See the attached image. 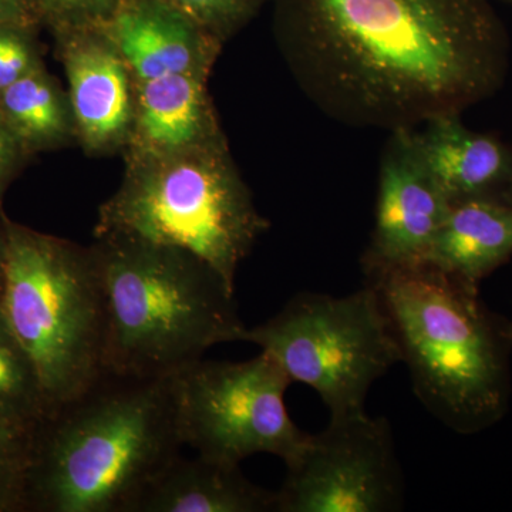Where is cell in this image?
I'll use <instances>...</instances> for the list:
<instances>
[{"mask_svg":"<svg viewBox=\"0 0 512 512\" xmlns=\"http://www.w3.org/2000/svg\"><path fill=\"white\" fill-rule=\"evenodd\" d=\"M276 512H390L402 510L404 480L392 427L366 410L330 416L286 466Z\"/></svg>","mask_w":512,"mask_h":512,"instance_id":"9c48e42d","label":"cell"},{"mask_svg":"<svg viewBox=\"0 0 512 512\" xmlns=\"http://www.w3.org/2000/svg\"><path fill=\"white\" fill-rule=\"evenodd\" d=\"M512 154V148H511ZM501 197L504 198L505 201L510 202L512 204V164H511V173L510 177H508L507 184H505L503 192H501Z\"/></svg>","mask_w":512,"mask_h":512,"instance_id":"484cf974","label":"cell"},{"mask_svg":"<svg viewBox=\"0 0 512 512\" xmlns=\"http://www.w3.org/2000/svg\"><path fill=\"white\" fill-rule=\"evenodd\" d=\"M244 342L271 356L292 382L312 387L330 416L365 410L372 384L402 362L392 323L369 284L343 298L299 293L274 318L247 329Z\"/></svg>","mask_w":512,"mask_h":512,"instance_id":"52a82bcc","label":"cell"},{"mask_svg":"<svg viewBox=\"0 0 512 512\" xmlns=\"http://www.w3.org/2000/svg\"><path fill=\"white\" fill-rule=\"evenodd\" d=\"M0 110L30 158L77 144L69 93L46 66L0 93Z\"/></svg>","mask_w":512,"mask_h":512,"instance_id":"e0dca14e","label":"cell"},{"mask_svg":"<svg viewBox=\"0 0 512 512\" xmlns=\"http://www.w3.org/2000/svg\"><path fill=\"white\" fill-rule=\"evenodd\" d=\"M90 247L106 296V370L171 377L244 340L234 289L197 255L123 234H96Z\"/></svg>","mask_w":512,"mask_h":512,"instance_id":"277c9868","label":"cell"},{"mask_svg":"<svg viewBox=\"0 0 512 512\" xmlns=\"http://www.w3.org/2000/svg\"><path fill=\"white\" fill-rule=\"evenodd\" d=\"M103 28L137 82L170 74L208 79L224 47L170 0H123Z\"/></svg>","mask_w":512,"mask_h":512,"instance_id":"7c38bea8","label":"cell"},{"mask_svg":"<svg viewBox=\"0 0 512 512\" xmlns=\"http://www.w3.org/2000/svg\"><path fill=\"white\" fill-rule=\"evenodd\" d=\"M421 160L448 201L501 195L511 173V148L493 134L464 126L461 114L413 128Z\"/></svg>","mask_w":512,"mask_h":512,"instance_id":"5bb4252c","label":"cell"},{"mask_svg":"<svg viewBox=\"0 0 512 512\" xmlns=\"http://www.w3.org/2000/svg\"><path fill=\"white\" fill-rule=\"evenodd\" d=\"M123 0H39L42 28L57 36L74 30L103 28Z\"/></svg>","mask_w":512,"mask_h":512,"instance_id":"7402d4cb","label":"cell"},{"mask_svg":"<svg viewBox=\"0 0 512 512\" xmlns=\"http://www.w3.org/2000/svg\"><path fill=\"white\" fill-rule=\"evenodd\" d=\"M207 77L170 74L137 82L128 158L168 157L227 146Z\"/></svg>","mask_w":512,"mask_h":512,"instance_id":"4fadbf2b","label":"cell"},{"mask_svg":"<svg viewBox=\"0 0 512 512\" xmlns=\"http://www.w3.org/2000/svg\"><path fill=\"white\" fill-rule=\"evenodd\" d=\"M450 205L421 160L413 128L390 133L380 164L375 229L362 258L366 278L424 262Z\"/></svg>","mask_w":512,"mask_h":512,"instance_id":"30bf717a","label":"cell"},{"mask_svg":"<svg viewBox=\"0 0 512 512\" xmlns=\"http://www.w3.org/2000/svg\"><path fill=\"white\" fill-rule=\"evenodd\" d=\"M0 311L35 366L49 412L106 370V296L90 245L9 220Z\"/></svg>","mask_w":512,"mask_h":512,"instance_id":"8992f818","label":"cell"},{"mask_svg":"<svg viewBox=\"0 0 512 512\" xmlns=\"http://www.w3.org/2000/svg\"><path fill=\"white\" fill-rule=\"evenodd\" d=\"M387 318L423 406L461 434L503 419L511 393L507 320L480 299V285L429 262L367 278Z\"/></svg>","mask_w":512,"mask_h":512,"instance_id":"3957f363","label":"cell"},{"mask_svg":"<svg viewBox=\"0 0 512 512\" xmlns=\"http://www.w3.org/2000/svg\"><path fill=\"white\" fill-rule=\"evenodd\" d=\"M35 427L0 417V512L26 510Z\"/></svg>","mask_w":512,"mask_h":512,"instance_id":"d6986e66","label":"cell"},{"mask_svg":"<svg viewBox=\"0 0 512 512\" xmlns=\"http://www.w3.org/2000/svg\"><path fill=\"white\" fill-rule=\"evenodd\" d=\"M69 83L77 146L87 156L123 154L133 131L137 80L104 28L53 36Z\"/></svg>","mask_w":512,"mask_h":512,"instance_id":"8fae6325","label":"cell"},{"mask_svg":"<svg viewBox=\"0 0 512 512\" xmlns=\"http://www.w3.org/2000/svg\"><path fill=\"white\" fill-rule=\"evenodd\" d=\"M9 218L3 212L0 201V292H2L3 276H5L6 249H8Z\"/></svg>","mask_w":512,"mask_h":512,"instance_id":"d4e9b609","label":"cell"},{"mask_svg":"<svg viewBox=\"0 0 512 512\" xmlns=\"http://www.w3.org/2000/svg\"><path fill=\"white\" fill-rule=\"evenodd\" d=\"M507 332H508V336H510L511 345H512V320H511V322H507Z\"/></svg>","mask_w":512,"mask_h":512,"instance_id":"4316f807","label":"cell"},{"mask_svg":"<svg viewBox=\"0 0 512 512\" xmlns=\"http://www.w3.org/2000/svg\"><path fill=\"white\" fill-rule=\"evenodd\" d=\"M512 256V204L501 195L453 202L424 262L474 285Z\"/></svg>","mask_w":512,"mask_h":512,"instance_id":"2e32d148","label":"cell"},{"mask_svg":"<svg viewBox=\"0 0 512 512\" xmlns=\"http://www.w3.org/2000/svg\"><path fill=\"white\" fill-rule=\"evenodd\" d=\"M296 82L329 119L389 133L463 114L503 86L490 0H274Z\"/></svg>","mask_w":512,"mask_h":512,"instance_id":"6da1fadb","label":"cell"},{"mask_svg":"<svg viewBox=\"0 0 512 512\" xmlns=\"http://www.w3.org/2000/svg\"><path fill=\"white\" fill-rule=\"evenodd\" d=\"M183 446L171 377L104 370L35 427L26 510L134 512Z\"/></svg>","mask_w":512,"mask_h":512,"instance_id":"7a4b0ae2","label":"cell"},{"mask_svg":"<svg viewBox=\"0 0 512 512\" xmlns=\"http://www.w3.org/2000/svg\"><path fill=\"white\" fill-rule=\"evenodd\" d=\"M503 2L508 3V5L512 6V0H503Z\"/></svg>","mask_w":512,"mask_h":512,"instance_id":"83f0119b","label":"cell"},{"mask_svg":"<svg viewBox=\"0 0 512 512\" xmlns=\"http://www.w3.org/2000/svg\"><path fill=\"white\" fill-rule=\"evenodd\" d=\"M40 26L0 25V93L46 66L39 40Z\"/></svg>","mask_w":512,"mask_h":512,"instance_id":"44dd1931","label":"cell"},{"mask_svg":"<svg viewBox=\"0 0 512 512\" xmlns=\"http://www.w3.org/2000/svg\"><path fill=\"white\" fill-rule=\"evenodd\" d=\"M202 28L227 43L274 0H170Z\"/></svg>","mask_w":512,"mask_h":512,"instance_id":"ffe728a7","label":"cell"},{"mask_svg":"<svg viewBox=\"0 0 512 512\" xmlns=\"http://www.w3.org/2000/svg\"><path fill=\"white\" fill-rule=\"evenodd\" d=\"M47 413L35 366L0 311V417L37 426Z\"/></svg>","mask_w":512,"mask_h":512,"instance_id":"ac0fdd59","label":"cell"},{"mask_svg":"<svg viewBox=\"0 0 512 512\" xmlns=\"http://www.w3.org/2000/svg\"><path fill=\"white\" fill-rule=\"evenodd\" d=\"M292 380L261 352L247 362L202 359L171 376L178 431L184 446L200 456L241 464L254 454H272L285 466L309 441L285 404Z\"/></svg>","mask_w":512,"mask_h":512,"instance_id":"ba28073f","label":"cell"},{"mask_svg":"<svg viewBox=\"0 0 512 512\" xmlns=\"http://www.w3.org/2000/svg\"><path fill=\"white\" fill-rule=\"evenodd\" d=\"M3 23L42 28L39 0H0V25Z\"/></svg>","mask_w":512,"mask_h":512,"instance_id":"cb8c5ba5","label":"cell"},{"mask_svg":"<svg viewBox=\"0 0 512 512\" xmlns=\"http://www.w3.org/2000/svg\"><path fill=\"white\" fill-rule=\"evenodd\" d=\"M29 160L30 157L0 110V201Z\"/></svg>","mask_w":512,"mask_h":512,"instance_id":"603a6c76","label":"cell"},{"mask_svg":"<svg viewBox=\"0 0 512 512\" xmlns=\"http://www.w3.org/2000/svg\"><path fill=\"white\" fill-rule=\"evenodd\" d=\"M134 512H276V491L251 483L239 464L180 454L148 485Z\"/></svg>","mask_w":512,"mask_h":512,"instance_id":"9a60e30c","label":"cell"},{"mask_svg":"<svg viewBox=\"0 0 512 512\" xmlns=\"http://www.w3.org/2000/svg\"><path fill=\"white\" fill-rule=\"evenodd\" d=\"M124 161L123 180L101 204L94 235H130L184 249L235 291L239 265L271 222L256 208L229 144Z\"/></svg>","mask_w":512,"mask_h":512,"instance_id":"5b68a950","label":"cell"}]
</instances>
